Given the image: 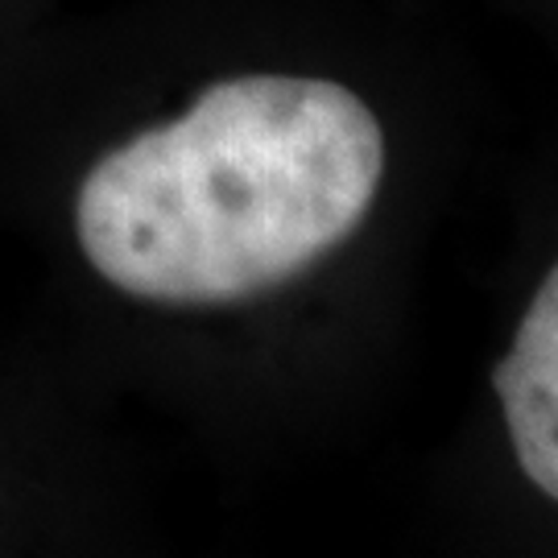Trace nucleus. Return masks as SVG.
Returning a JSON list of instances; mask_svg holds the SVG:
<instances>
[{"label": "nucleus", "instance_id": "obj_1", "mask_svg": "<svg viewBox=\"0 0 558 558\" xmlns=\"http://www.w3.org/2000/svg\"><path fill=\"white\" fill-rule=\"evenodd\" d=\"M385 174L377 112L331 80L240 75L104 154L75 199L96 274L216 306L299 278L360 228Z\"/></svg>", "mask_w": 558, "mask_h": 558}, {"label": "nucleus", "instance_id": "obj_2", "mask_svg": "<svg viewBox=\"0 0 558 558\" xmlns=\"http://www.w3.org/2000/svg\"><path fill=\"white\" fill-rule=\"evenodd\" d=\"M521 472L558 497V274L550 269L493 377Z\"/></svg>", "mask_w": 558, "mask_h": 558}]
</instances>
